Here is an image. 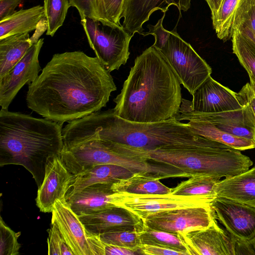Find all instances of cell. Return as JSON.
<instances>
[{
	"instance_id": "1",
	"label": "cell",
	"mask_w": 255,
	"mask_h": 255,
	"mask_svg": "<svg viewBox=\"0 0 255 255\" xmlns=\"http://www.w3.org/2000/svg\"><path fill=\"white\" fill-rule=\"evenodd\" d=\"M117 90L110 72L96 57L81 51L53 55L29 85L28 108L63 124L100 111Z\"/></svg>"
},
{
	"instance_id": "2",
	"label": "cell",
	"mask_w": 255,
	"mask_h": 255,
	"mask_svg": "<svg viewBox=\"0 0 255 255\" xmlns=\"http://www.w3.org/2000/svg\"><path fill=\"white\" fill-rule=\"evenodd\" d=\"M180 82L167 59L151 45L136 57L121 92L115 115L131 122L164 121L179 114Z\"/></svg>"
},
{
	"instance_id": "3",
	"label": "cell",
	"mask_w": 255,
	"mask_h": 255,
	"mask_svg": "<svg viewBox=\"0 0 255 255\" xmlns=\"http://www.w3.org/2000/svg\"><path fill=\"white\" fill-rule=\"evenodd\" d=\"M64 144L74 147L101 140L127 144L145 151L168 146L193 145L206 138L193 132L175 117L155 123H134L114 115L113 110L98 111L68 122L62 129Z\"/></svg>"
},
{
	"instance_id": "4",
	"label": "cell",
	"mask_w": 255,
	"mask_h": 255,
	"mask_svg": "<svg viewBox=\"0 0 255 255\" xmlns=\"http://www.w3.org/2000/svg\"><path fill=\"white\" fill-rule=\"evenodd\" d=\"M63 124L8 109L0 111V166H23L36 185L44 180L50 159L64 148Z\"/></svg>"
},
{
	"instance_id": "5",
	"label": "cell",
	"mask_w": 255,
	"mask_h": 255,
	"mask_svg": "<svg viewBox=\"0 0 255 255\" xmlns=\"http://www.w3.org/2000/svg\"><path fill=\"white\" fill-rule=\"evenodd\" d=\"M145 152L148 158L175 166L189 177H233L247 171L253 164L241 150L207 138L197 144L164 146Z\"/></svg>"
},
{
	"instance_id": "6",
	"label": "cell",
	"mask_w": 255,
	"mask_h": 255,
	"mask_svg": "<svg viewBox=\"0 0 255 255\" xmlns=\"http://www.w3.org/2000/svg\"><path fill=\"white\" fill-rule=\"evenodd\" d=\"M81 23L91 48L110 72L126 64L133 34L122 25L103 23L87 17L81 19Z\"/></svg>"
},
{
	"instance_id": "7",
	"label": "cell",
	"mask_w": 255,
	"mask_h": 255,
	"mask_svg": "<svg viewBox=\"0 0 255 255\" xmlns=\"http://www.w3.org/2000/svg\"><path fill=\"white\" fill-rule=\"evenodd\" d=\"M177 76L181 84L192 95L209 77L212 69L191 45L178 34L175 27L159 50Z\"/></svg>"
},
{
	"instance_id": "8",
	"label": "cell",
	"mask_w": 255,
	"mask_h": 255,
	"mask_svg": "<svg viewBox=\"0 0 255 255\" xmlns=\"http://www.w3.org/2000/svg\"><path fill=\"white\" fill-rule=\"evenodd\" d=\"M51 222L56 225L74 255H105V244L99 236L86 230L67 202H55Z\"/></svg>"
},
{
	"instance_id": "9",
	"label": "cell",
	"mask_w": 255,
	"mask_h": 255,
	"mask_svg": "<svg viewBox=\"0 0 255 255\" xmlns=\"http://www.w3.org/2000/svg\"><path fill=\"white\" fill-rule=\"evenodd\" d=\"M215 198L203 196H184L171 193L115 194V205L126 208L143 220L148 215L163 210L211 205Z\"/></svg>"
},
{
	"instance_id": "10",
	"label": "cell",
	"mask_w": 255,
	"mask_h": 255,
	"mask_svg": "<svg viewBox=\"0 0 255 255\" xmlns=\"http://www.w3.org/2000/svg\"><path fill=\"white\" fill-rule=\"evenodd\" d=\"M216 219L209 205L161 211L148 215L143 221L151 229L177 234L207 228Z\"/></svg>"
},
{
	"instance_id": "11",
	"label": "cell",
	"mask_w": 255,
	"mask_h": 255,
	"mask_svg": "<svg viewBox=\"0 0 255 255\" xmlns=\"http://www.w3.org/2000/svg\"><path fill=\"white\" fill-rule=\"evenodd\" d=\"M192 97L191 101L182 98L180 112L216 113L242 109L237 93L211 76L197 89Z\"/></svg>"
},
{
	"instance_id": "12",
	"label": "cell",
	"mask_w": 255,
	"mask_h": 255,
	"mask_svg": "<svg viewBox=\"0 0 255 255\" xmlns=\"http://www.w3.org/2000/svg\"><path fill=\"white\" fill-rule=\"evenodd\" d=\"M44 43L40 38L33 43L24 56L5 75L0 77V106L8 109L17 93L25 84H30L41 70L38 56Z\"/></svg>"
},
{
	"instance_id": "13",
	"label": "cell",
	"mask_w": 255,
	"mask_h": 255,
	"mask_svg": "<svg viewBox=\"0 0 255 255\" xmlns=\"http://www.w3.org/2000/svg\"><path fill=\"white\" fill-rule=\"evenodd\" d=\"M211 207L232 239L248 241L255 236V208L218 197Z\"/></svg>"
},
{
	"instance_id": "14",
	"label": "cell",
	"mask_w": 255,
	"mask_h": 255,
	"mask_svg": "<svg viewBox=\"0 0 255 255\" xmlns=\"http://www.w3.org/2000/svg\"><path fill=\"white\" fill-rule=\"evenodd\" d=\"M78 217L90 233L99 235L117 231L140 232L144 227L143 220L131 211L114 206Z\"/></svg>"
},
{
	"instance_id": "15",
	"label": "cell",
	"mask_w": 255,
	"mask_h": 255,
	"mask_svg": "<svg viewBox=\"0 0 255 255\" xmlns=\"http://www.w3.org/2000/svg\"><path fill=\"white\" fill-rule=\"evenodd\" d=\"M74 176L69 171L59 155L54 156L48 162L45 177L38 187L35 199L40 211L52 213L57 200L66 202V197Z\"/></svg>"
},
{
	"instance_id": "16",
	"label": "cell",
	"mask_w": 255,
	"mask_h": 255,
	"mask_svg": "<svg viewBox=\"0 0 255 255\" xmlns=\"http://www.w3.org/2000/svg\"><path fill=\"white\" fill-rule=\"evenodd\" d=\"M177 234L189 255H235L232 238L219 227L216 219L207 228Z\"/></svg>"
},
{
	"instance_id": "17",
	"label": "cell",
	"mask_w": 255,
	"mask_h": 255,
	"mask_svg": "<svg viewBox=\"0 0 255 255\" xmlns=\"http://www.w3.org/2000/svg\"><path fill=\"white\" fill-rule=\"evenodd\" d=\"M191 0H125L122 18L123 27L132 34L143 32V24L149 19L151 14L160 10L166 13L171 5L176 6L180 12L187 11Z\"/></svg>"
},
{
	"instance_id": "18",
	"label": "cell",
	"mask_w": 255,
	"mask_h": 255,
	"mask_svg": "<svg viewBox=\"0 0 255 255\" xmlns=\"http://www.w3.org/2000/svg\"><path fill=\"white\" fill-rule=\"evenodd\" d=\"M218 197L255 208V166L239 175L225 178L215 186Z\"/></svg>"
},
{
	"instance_id": "19",
	"label": "cell",
	"mask_w": 255,
	"mask_h": 255,
	"mask_svg": "<svg viewBox=\"0 0 255 255\" xmlns=\"http://www.w3.org/2000/svg\"><path fill=\"white\" fill-rule=\"evenodd\" d=\"M179 121L186 123L195 133L208 139L227 144L239 150L255 148L253 140L238 137L217 128L210 122L196 118L186 112H179L175 117Z\"/></svg>"
},
{
	"instance_id": "20",
	"label": "cell",
	"mask_w": 255,
	"mask_h": 255,
	"mask_svg": "<svg viewBox=\"0 0 255 255\" xmlns=\"http://www.w3.org/2000/svg\"><path fill=\"white\" fill-rule=\"evenodd\" d=\"M134 173L119 165L100 164L74 176L68 192L80 191L97 183H113L131 177Z\"/></svg>"
},
{
	"instance_id": "21",
	"label": "cell",
	"mask_w": 255,
	"mask_h": 255,
	"mask_svg": "<svg viewBox=\"0 0 255 255\" xmlns=\"http://www.w3.org/2000/svg\"><path fill=\"white\" fill-rule=\"evenodd\" d=\"M186 113L208 121L225 132L238 137L253 140L255 128L245 119L242 109L216 113Z\"/></svg>"
},
{
	"instance_id": "22",
	"label": "cell",
	"mask_w": 255,
	"mask_h": 255,
	"mask_svg": "<svg viewBox=\"0 0 255 255\" xmlns=\"http://www.w3.org/2000/svg\"><path fill=\"white\" fill-rule=\"evenodd\" d=\"M44 17V8L40 5L16 11L10 16L0 21V39L29 33L36 29Z\"/></svg>"
},
{
	"instance_id": "23",
	"label": "cell",
	"mask_w": 255,
	"mask_h": 255,
	"mask_svg": "<svg viewBox=\"0 0 255 255\" xmlns=\"http://www.w3.org/2000/svg\"><path fill=\"white\" fill-rule=\"evenodd\" d=\"M32 44L28 33L0 39V77L21 59Z\"/></svg>"
},
{
	"instance_id": "24",
	"label": "cell",
	"mask_w": 255,
	"mask_h": 255,
	"mask_svg": "<svg viewBox=\"0 0 255 255\" xmlns=\"http://www.w3.org/2000/svg\"><path fill=\"white\" fill-rule=\"evenodd\" d=\"M158 178L134 173L131 177L113 183L116 192L134 194H169L171 189L162 184Z\"/></svg>"
},
{
	"instance_id": "25",
	"label": "cell",
	"mask_w": 255,
	"mask_h": 255,
	"mask_svg": "<svg viewBox=\"0 0 255 255\" xmlns=\"http://www.w3.org/2000/svg\"><path fill=\"white\" fill-rule=\"evenodd\" d=\"M244 0H223L218 10L211 15L213 28L219 39L232 38L237 12Z\"/></svg>"
},
{
	"instance_id": "26",
	"label": "cell",
	"mask_w": 255,
	"mask_h": 255,
	"mask_svg": "<svg viewBox=\"0 0 255 255\" xmlns=\"http://www.w3.org/2000/svg\"><path fill=\"white\" fill-rule=\"evenodd\" d=\"M221 178L203 175L192 176L171 189V194L184 196H203L216 198V185Z\"/></svg>"
},
{
	"instance_id": "27",
	"label": "cell",
	"mask_w": 255,
	"mask_h": 255,
	"mask_svg": "<svg viewBox=\"0 0 255 255\" xmlns=\"http://www.w3.org/2000/svg\"><path fill=\"white\" fill-rule=\"evenodd\" d=\"M141 244L159 246L182 252L189 255L186 246L178 234L151 229L144 225L139 233Z\"/></svg>"
},
{
	"instance_id": "28",
	"label": "cell",
	"mask_w": 255,
	"mask_h": 255,
	"mask_svg": "<svg viewBox=\"0 0 255 255\" xmlns=\"http://www.w3.org/2000/svg\"><path fill=\"white\" fill-rule=\"evenodd\" d=\"M234 29L255 47V0H244L237 12Z\"/></svg>"
},
{
	"instance_id": "29",
	"label": "cell",
	"mask_w": 255,
	"mask_h": 255,
	"mask_svg": "<svg viewBox=\"0 0 255 255\" xmlns=\"http://www.w3.org/2000/svg\"><path fill=\"white\" fill-rule=\"evenodd\" d=\"M233 52L249 77L255 81V47L234 29L232 37Z\"/></svg>"
},
{
	"instance_id": "30",
	"label": "cell",
	"mask_w": 255,
	"mask_h": 255,
	"mask_svg": "<svg viewBox=\"0 0 255 255\" xmlns=\"http://www.w3.org/2000/svg\"><path fill=\"white\" fill-rule=\"evenodd\" d=\"M69 0H44V13L47 24L46 35L53 36L63 24L68 10Z\"/></svg>"
},
{
	"instance_id": "31",
	"label": "cell",
	"mask_w": 255,
	"mask_h": 255,
	"mask_svg": "<svg viewBox=\"0 0 255 255\" xmlns=\"http://www.w3.org/2000/svg\"><path fill=\"white\" fill-rule=\"evenodd\" d=\"M71 6L78 10L81 19L89 17L106 23H114L107 16L103 0H69Z\"/></svg>"
},
{
	"instance_id": "32",
	"label": "cell",
	"mask_w": 255,
	"mask_h": 255,
	"mask_svg": "<svg viewBox=\"0 0 255 255\" xmlns=\"http://www.w3.org/2000/svg\"><path fill=\"white\" fill-rule=\"evenodd\" d=\"M139 233L130 231H117L103 233L99 236L101 240L104 244L136 249L139 248L141 245Z\"/></svg>"
},
{
	"instance_id": "33",
	"label": "cell",
	"mask_w": 255,
	"mask_h": 255,
	"mask_svg": "<svg viewBox=\"0 0 255 255\" xmlns=\"http://www.w3.org/2000/svg\"><path fill=\"white\" fill-rule=\"evenodd\" d=\"M0 255H18L20 244L17 239L20 232H15L8 227L1 217L0 219Z\"/></svg>"
},
{
	"instance_id": "34",
	"label": "cell",
	"mask_w": 255,
	"mask_h": 255,
	"mask_svg": "<svg viewBox=\"0 0 255 255\" xmlns=\"http://www.w3.org/2000/svg\"><path fill=\"white\" fill-rule=\"evenodd\" d=\"M237 96L245 119L255 128V94L250 83L246 84Z\"/></svg>"
},
{
	"instance_id": "35",
	"label": "cell",
	"mask_w": 255,
	"mask_h": 255,
	"mask_svg": "<svg viewBox=\"0 0 255 255\" xmlns=\"http://www.w3.org/2000/svg\"><path fill=\"white\" fill-rule=\"evenodd\" d=\"M48 255H74L65 241L56 225L51 223L50 228L47 230Z\"/></svg>"
},
{
	"instance_id": "36",
	"label": "cell",
	"mask_w": 255,
	"mask_h": 255,
	"mask_svg": "<svg viewBox=\"0 0 255 255\" xmlns=\"http://www.w3.org/2000/svg\"><path fill=\"white\" fill-rule=\"evenodd\" d=\"M165 15V13H164L163 16L158 20L155 25L148 24L147 26L149 31L143 32L141 34L143 36L150 34L153 35L155 38V42L152 45L159 50L164 47L170 34V31L165 29L162 25Z\"/></svg>"
},
{
	"instance_id": "37",
	"label": "cell",
	"mask_w": 255,
	"mask_h": 255,
	"mask_svg": "<svg viewBox=\"0 0 255 255\" xmlns=\"http://www.w3.org/2000/svg\"><path fill=\"white\" fill-rule=\"evenodd\" d=\"M125 0H103L108 20L118 25H121L120 20L123 11Z\"/></svg>"
},
{
	"instance_id": "38",
	"label": "cell",
	"mask_w": 255,
	"mask_h": 255,
	"mask_svg": "<svg viewBox=\"0 0 255 255\" xmlns=\"http://www.w3.org/2000/svg\"><path fill=\"white\" fill-rule=\"evenodd\" d=\"M140 249L142 255H185L184 253L172 249L146 244H141Z\"/></svg>"
},
{
	"instance_id": "39",
	"label": "cell",
	"mask_w": 255,
	"mask_h": 255,
	"mask_svg": "<svg viewBox=\"0 0 255 255\" xmlns=\"http://www.w3.org/2000/svg\"><path fill=\"white\" fill-rule=\"evenodd\" d=\"M235 255H255V236L248 241L233 239Z\"/></svg>"
},
{
	"instance_id": "40",
	"label": "cell",
	"mask_w": 255,
	"mask_h": 255,
	"mask_svg": "<svg viewBox=\"0 0 255 255\" xmlns=\"http://www.w3.org/2000/svg\"><path fill=\"white\" fill-rule=\"evenodd\" d=\"M105 244V255H142L139 248L131 249L110 244Z\"/></svg>"
},
{
	"instance_id": "41",
	"label": "cell",
	"mask_w": 255,
	"mask_h": 255,
	"mask_svg": "<svg viewBox=\"0 0 255 255\" xmlns=\"http://www.w3.org/2000/svg\"><path fill=\"white\" fill-rule=\"evenodd\" d=\"M20 1L21 0H0V21L13 14Z\"/></svg>"
},
{
	"instance_id": "42",
	"label": "cell",
	"mask_w": 255,
	"mask_h": 255,
	"mask_svg": "<svg viewBox=\"0 0 255 255\" xmlns=\"http://www.w3.org/2000/svg\"><path fill=\"white\" fill-rule=\"evenodd\" d=\"M223 0H210L208 5L211 12V15L214 14L218 10Z\"/></svg>"
},
{
	"instance_id": "43",
	"label": "cell",
	"mask_w": 255,
	"mask_h": 255,
	"mask_svg": "<svg viewBox=\"0 0 255 255\" xmlns=\"http://www.w3.org/2000/svg\"><path fill=\"white\" fill-rule=\"evenodd\" d=\"M250 83L255 94V81L251 77H250Z\"/></svg>"
},
{
	"instance_id": "44",
	"label": "cell",
	"mask_w": 255,
	"mask_h": 255,
	"mask_svg": "<svg viewBox=\"0 0 255 255\" xmlns=\"http://www.w3.org/2000/svg\"><path fill=\"white\" fill-rule=\"evenodd\" d=\"M253 140H254V141L255 142V130L254 134Z\"/></svg>"
},
{
	"instance_id": "45",
	"label": "cell",
	"mask_w": 255,
	"mask_h": 255,
	"mask_svg": "<svg viewBox=\"0 0 255 255\" xmlns=\"http://www.w3.org/2000/svg\"><path fill=\"white\" fill-rule=\"evenodd\" d=\"M207 3V4H208L210 1V0H205Z\"/></svg>"
}]
</instances>
